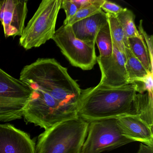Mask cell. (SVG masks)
<instances>
[{"label": "cell", "instance_id": "1", "mask_svg": "<svg viewBox=\"0 0 153 153\" xmlns=\"http://www.w3.org/2000/svg\"><path fill=\"white\" fill-rule=\"evenodd\" d=\"M136 82L118 88L97 85L81 89L76 105L78 117L88 122L104 119L137 115Z\"/></svg>", "mask_w": 153, "mask_h": 153}, {"label": "cell", "instance_id": "2", "mask_svg": "<svg viewBox=\"0 0 153 153\" xmlns=\"http://www.w3.org/2000/svg\"><path fill=\"white\" fill-rule=\"evenodd\" d=\"M19 79L29 88L47 93L66 107L76 111L81 90L68 70L53 58H39L24 67Z\"/></svg>", "mask_w": 153, "mask_h": 153}, {"label": "cell", "instance_id": "3", "mask_svg": "<svg viewBox=\"0 0 153 153\" xmlns=\"http://www.w3.org/2000/svg\"><path fill=\"white\" fill-rule=\"evenodd\" d=\"M88 123L78 116L45 130L38 137L35 153H80Z\"/></svg>", "mask_w": 153, "mask_h": 153}, {"label": "cell", "instance_id": "4", "mask_svg": "<svg viewBox=\"0 0 153 153\" xmlns=\"http://www.w3.org/2000/svg\"><path fill=\"white\" fill-rule=\"evenodd\" d=\"M30 89L32 94L23 115L27 122L46 130L78 117L76 111L62 105L47 93L37 88Z\"/></svg>", "mask_w": 153, "mask_h": 153}, {"label": "cell", "instance_id": "5", "mask_svg": "<svg viewBox=\"0 0 153 153\" xmlns=\"http://www.w3.org/2000/svg\"><path fill=\"white\" fill-rule=\"evenodd\" d=\"M62 0H43L25 27L19 44L25 50L38 48L52 39L55 34Z\"/></svg>", "mask_w": 153, "mask_h": 153}, {"label": "cell", "instance_id": "6", "mask_svg": "<svg viewBox=\"0 0 153 153\" xmlns=\"http://www.w3.org/2000/svg\"><path fill=\"white\" fill-rule=\"evenodd\" d=\"M31 94L28 86L0 68V122L21 119Z\"/></svg>", "mask_w": 153, "mask_h": 153}, {"label": "cell", "instance_id": "7", "mask_svg": "<svg viewBox=\"0 0 153 153\" xmlns=\"http://www.w3.org/2000/svg\"><path fill=\"white\" fill-rule=\"evenodd\" d=\"M133 142L123 135L117 119L89 122L87 135L80 153H101Z\"/></svg>", "mask_w": 153, "mask_h": 153}, {"label": "cell", "instance_id": "8", "mask_svg": "<svg viewBox=\"0 0 153 153\" xmlns=\"http://www.w3.org/2000/svg\"><path fill=\"white\" fill-rule=\"evenodd\" d=\"M52 39L72 66L88 71L97 63L95 43L77 38L71 26L62 25L56 30Z\"/></svg>", "mask_w": 153, "mask_h": 153}, {"label": "cell", "instance_id": "9", "mask_svg": "<svg viewBox=\"0 0 153 153\" xmlns=\"http://www.w3.org/2000/svg\"><path fill=\"white\" fill-rule=\"evenodd\" d=\"M111 56L97 58L101 71V79L98 85L110 88H118L130 84L125 67L126 56L113 43Z\"/></svg>", "mask_w": 153, "mask_h": 153}, {"label": "cell", "instance_id": "10", "mask_svg": "<svg viewBox=\"0 0 153 153\" xmlns=\"http://www.w3.org/2000/svg\"><path fill=\"white\" fill-rule=\"evenodd\" d=\"M27 0L0 1V22L6 38L21 36L27 16Z\"/></svg>", "mask_w": 153, "mask_h": 153}, {"label": "cell", "instance_id": "11", "mask_svg": "<svg viewBox=\"0 0 153 153\" xmlns=\"http://www.w3.org/2000/svg\"><path fill=\"white\" fill-rule=\"evenodd\" d=\"M36 144L26 132L0 124V153H35Z\"/></svg>", "mask_w": 153, "mask_h": 153}, {"label": "cell", "instance_id": "12", "mask_svg": "<svg viewBox=\"0 0 153 153\" xmlns=\"http://www.w3.org/2000/svg\"><path fill=\"white\" fill-rule=\"evenodd\" d=\"M123 135L134 141L153 147V127L137 115H127L117 118Z\"/></svg>", "mask_w": 153, "mask_h": 153}, {"label": "cell", "instance_id": "13", "mask_svg": "<svg viewBox=\"0 0 153 153\" xmlns=\"http://www.w3.org/2000/svg\"><path fill=\"white\" fill-rule=\"evenodd\" d=\"M108 23L106 13L102 10L71 25L75 36L87 42L94 43L99 30Z\"/></svg>", "mask_w": 153, "mask_h": 153}, {"label": "cell", "instance_id": "14", "mask_svg": "<svg viewBox=\"0 0 153 153\" xmlns=\"http://www.w3.org/2000/svg\"><path fill=\"white\" fill-rule=\"evenodd\" d=\"M125 67L129 84L139 82L145 78L149 72L142 63L132 54L128 48H126Z\"/></svg>", "mask_w": 153, "mask_h": 153}, {"label": "cell", "instance_id": "15", "mask_svg": "<svg viewBox=\"0 0 153 153\" xmlns=\"http://www.w3.org/2000/svg\"><path fill=\"white\" fill-rule=\"evenodd\" d=\"M137 115L153 127V94L146 92L136 96Z\"/></svg>", "mask_w": 153, "mask_h": 153}, {"label": "cell", "instance_id": "16", "mask_svg": "<svg viewBox=\"0 0 153 153\" xmlns=\"http://www.w3.org/2000/svg\"><path fill=\"white\" fill-rule=\"evenodd\" d=\"M128 49L141 62L147 71L153 73V66L150 63L148 51L142 36L128 38Z\"/></svg>", "mask_w": 153, "mask_h": 153}, {"label": "cell", "instance_id": "17", "mask_svg": "<svg viewBox=\"0 0 153 153\" xmlns=\"http://www.w3.org/2000/svg\"><path fill=\"white\" fill-rule=\"evenodd\" d=\"M122 27L125 39V47L128 48V39L131 37H140L135 24V16L132 11L124 8L116 16Z\"/></svg>", "mask_w": 153, "mask_h": 153}, {"label": "cell", "instance_id": "18", "mask_svg": "<svg viewBox=\"0 0 153 153\" xmlns=\"http://www.w3.org/2000/svg\"><path fill=\"white\" fill-rule=\"evenodd\" d=\"M95 43L100 53L99 57L111 56L113 45L108 22L98 32L96 37Z\"/></svg>", "mask_w": 153, "mask_h": 153}, {"label": "cell", "instance_id": "19", "mask_svg": "<svg viewBox=\"0 0 153 153\" xmlns=\"http://www.w3.org/2000/svg\"><path fill=\"white\" fill-rule=\"evenodd\" d=\"M106 14L113 43L115 45L118 50L125 56V39L122 27L116 17Z\"/></svg>", "mask_w": 153, "mask_h": 153}, {"label": "cell", "instance_id": "20", "mask_svg": "<svg viewBox=\"0 0 153 153\" xmlns=\"http://www.w3.org/2000/svg\"><path fill=\"white\" fill-rule=\"evenodd\" d=\"M104 1L105 0H97V2L93 5L79 9L77 11L76 15L67 23L66 25H72L78 21L99 13L102 10L101 7Z\"/></svg>", "mask_w": 153, "mask_h": 153}, {"label": "cell", "instance_id": "21", "mask_svg": "<svg viewBox=\"0 0 153 153\" xmlns=\"http://www.w3.org/2000/svg\"><path fill=\"white\" fill-rule=\"evenodd\" d=\"M64 10L66 13V19L64 20L63 25H66L68 22L76 15L78 10L77 7L71 0H62L61 9Z\"/></svg>", "mask_w": 153, "mask_h": 153}, {"label": "cell", "instance_id": "22", "mask_svg": "<svg viewBox=\"0 0 153 153\" xmlns=\"http://www.w3.org/2000/svg\"><path fill=\"white\" fill-rule=\"evenodd\" d=\"M143 21L142 20H140L139 25L138 26V32L141 35L146 45L148 51L149 53V58H150V63L151 65L153 66V36H149L145 32L143 28Z\"/></svg>", "mask_w": 153, "mask_h": 153}, {"label": "cell", "instance_id": "23", "mask_svg": "<svg viewBox=\"0 0 153 153\" xmlns=\"http://www.w3.org/2000/svg\"><path fill=\"white\" fill-rule=\"evenodd\" d=\"M124 8L122 7L116 3L105 0L101 7V9L106 14L116 17L120 12L124 10Z\"/></svg>", "mask_w": 153, "mask_h": 153}, {"label": "cell", "instance_id": "24", "mask_svg": "<svg viewBox=\"0 0 153 153\" xmlns=\"http://www.w3.org/2000/svg\"><path fill=\"white\" fill-rule=\"evenodd\" d=\"M152 72H149L146 76L139 82L143 83L142 87L139 88V94H143L147 92L151 94H153V79Z\"/></svg>", "mask_w": 153, "mask_h": 153}, {"label": "cell", "instance_id": "25", "mask_svg": "<svg viewBox=\"0 0 153 153\" xmlns=\"http://www.w3.org/2000/svg\"><path fill=\"white\" fill-rule=\"evenodd\" d=\"M71 1L77 7L78 9L88 7L97 2V0H71Z\"/></svg>", "mask_w": 153, "mask_h": 153}, {"label": "cell", "instance_id": "26", "mask_svg": "<svg viewBox=\"0 0 153 153\" xmlns=\"http://www.w3.org/2000/svg\"><path fill=\"white\" fill-rule=\"evenodd\" d=\"M137 153H153V147L140 143Z\"/></svg>", "mask_w": 153, "mask_h": 153}]
</instances>
